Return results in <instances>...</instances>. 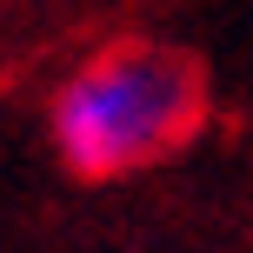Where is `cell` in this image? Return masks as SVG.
Wrapping results in <instances>:
<instances>
[{"label": "cell", "mask_w": 253, "mask_h": 253, "mask_svg": "<svg viewBox=\"0 0 253 253\" xmlns=\"http://www.w3.org/2000/svg\"><path fill=\"white\" fill-rule=\"evenodd\" d=\"M207 87L187 53L160 40H120L87 60L53 100V147L80 180H114L173 153L200 126Z\"/></svg>", "instance_id": "6da1fadb"}]
</instances>
